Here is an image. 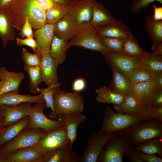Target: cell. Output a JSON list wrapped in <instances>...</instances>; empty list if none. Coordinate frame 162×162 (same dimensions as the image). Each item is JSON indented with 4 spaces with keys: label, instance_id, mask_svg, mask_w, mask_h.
<instances>
[{
    "label": "cell",
    "instance_id": "cell-57",
    "mask_svg": "<svg viewBox=\"0 0 162 162\" xmlns=\"http://www.w3.org/2000/svg\"><path fill=\"white\" fill-rule=\"evenodd\" d=\"M73 1H77L79 0H72Z\"/></svg>",
    "mask_w": 162,
    "mask_h": 162
},
{
    "label": "cell",
    "instance_id": "cell-39",
    "mask_svg": "<svg viewBox=\"0 0 162 162\" xmlns=\"http://www.w3.org/2000/svg\"><path fill=\"white\" fill-rule=\"evenodd\" d=\"M61 84L56 85H52L45 88H38V93L42 94L46 103L45 107L50 108L52 111L53 110V96L56 91L59 89Z\"/></svg>",
    "mask_w": 162,
    "mask_h": 162
},
{
    "label": "cell",
    "instance_id": "cell-50",
    "mask_svg": "<svg viewBox=\"0 0 162 162\" xmlns=\"http://www.w3.org/2000/svg\"><path fill=\"white\" fill-rule=\"evenodd\" d=\"M152 81L156 87V88H162V74H154Z\"/></svg>",
    "mask_w": 162,
    "mask_h": 162
},
{
    "label": "cell",
    "instance_id": "cell-44",
    "mask_svg": "<svg viewBox=\"0 0 162 162\" xmlns=\"http://www.w3.org/2000/svg\"><path fill=\"white\" fill-rule=\"evenodd\" d=\"M137 154L143 162H162V158L156 154H148L136 151Z\"/></svg>",
    "mask_w": 162,
    "mask_h": 162
},
{
    "label": "cell",
    "instance_id": "cell-35",
    "mask_svg": "<svg viewBox=\"0 0 162 162\" xmlns=\"http://www.w3.org/2000/svg\"><path fill=\"white\" fill-rule=\"evenodd\" d=\"M69 6L54 3L51 8L46 10L47 23L55 24L67 13Z\"/></svg>",
    "mask_w": 162,
    "mask_h": 162
},
{
    "label": "cell",
    "instance_id": "cell-17",
    "mask_svg": "<svg viewBox=\"0 0 162 162\" xmlns=\"http://www.w3.org/2000/svg\"><path fill=\"white\" fill-rule=\"evenodd\" d=\"M118 20L102 3L94 0L92 4V15L89 22L94 28L114 23Z\"/></svg>",
    "mask_w": 162,
    "mask_h": 162
},
{
    "label": "cell",
    "instance_id": "cell-51",
    "mask_svg": "<svg viewBox=\"0 0 162 162\" xmlns=\"http://www.w3.org/2000/svg\"><path fill=\"white\" fill-rule=\"evenodd\" d=\"M15 0H0V10L8 9Z\"/></svg>",
    "mask_w": 162,
    "mask_h": 162
},
{
    "label": "cell",
    "instance_id": "cell-38",
    "mask_svg": "<svg viewBox=\"0 0 162 162\" xmlns=\"http://www.w3.org/2000/svg\"><path fill=\"white\" fill-rule=\"evenodd\" d=\"M125 39L122 38L111 37L100 38L102 44L109 50L120 53H122L123 45Z\"/></svg>",
    "mask_w": 162,
    "mask_h": 162
},
{
    "label": "cell",
    "instance_id": "cell-32",
    "mask_svg": "<svg viewBox=\"0 0 162 162\" xmlns=\"http://www.w3.org/2000/svg\"><path fill=\"white\" fill-rule=\"evenodd\" d=\"M142 66L154 75L162 74V55L148 52L142 58Z\"/></svg>",
    "mask_w": 162,
    "mask_h": 162
},
{
    "label": "cell",
    "instance_id": "cell-5",
    "mask_svg": "<svg viewBox=\"0 0 162 162\" xmlns=\"http://www.w3.org/2000/svg\"><path fill=\"white\" fill-rule=\"evenodd\" d=\"M131 145L130 138L126 132L114 133L103 149L98 162H123L125 151Z\"/></svg>",
    "mask_w": 162,
    "mask_h": 162
},
{
    "label": "cell",
    "instance_id": "cell-28",
    "mask_svg": "<svg viewBox=\"0 0 162 162\" xmlns=\"http://www.w3.org/2000/svg\"><path fill=\"white\" fill-rule=\"evenodd\" d=\"M156 88L152 81L132 84L130 92L133 94L144 105L152 107L149 103V97Z\"/></svg>",
    "mask_w": 162,
    "mask_h": 162
},
{
    "label": "cell",
    "instance_id": "cell-37",
    "mask_svg": "<svg viewBox=\"0 0 162 162\" xmlns=\"http://www.w3.org/2000/svg\"><path fill=\"white\" fill-rule=\"evenodd\" d=\"M154 74L142 66L134 70L129 75L132 84L152 81Z\"/></svg>",
    "mask_w": 162,
    "mask_h": 162
},
{
    "label": "cell",
    "instance_id": "cell-23",
    "mask_svg": "<svg viewBox=\"0 0 162 162\" xmlns=\"http://www.w3.org/2000/svg\"><path fill=\"white\" fill-rule=\"evenodd\" d=\"M25 76L23 73L12 72L4 67L0 68V80L3 83L0 94L10 91H19L20 84Z\"/></svg>",
    "mask_w": 162,
    "mask_h": 162
},
{
    "label": "cell",
    "instance_id": "cell-15",
    "mask_svg": "<svg viewBox=\"0 0 162 162\" xmlns=\"http://www.w3.org/2000/svg\"><path fill=\"white\" fill-rule=\"evenodd\" d=\"M93 0L73 1L69 6L67 13L73 17L78 25L90 22L92 17Z\"/></svg>",
    "mask_w": 162,
    "mask_h": 162
},
{
    "label": "cell",
    "instance_id": "cell-41",
    "mask_svg": "<svg viewBox=\"0 0 162 162\" xmlns=\"http://www.w3.org/2000/svg\"><path fill=\"white\" fill-rule=\"evenodd\" d=\"M149 100L152 108L162 107V88L154 89L149 97Z\"/></svg>",
    "mask_w": 162,
    "mask_h": 162
},
{
    "label": "cell",
    "instance_id": "cell-21",
    "mask_svg": "<svg viewBox=\"0 0 162 162\" xmlns=\"http://www.w3.org/2000/svg\"><path fill=\"white\" fill-rule=\"evenodd\" d=\"M54 34V25L46 23L35 30L34 37L37 43L40 55L49 53Z\"/></svg>",
    "mask_w": 162,
    "mask_h": 162
},
{
    "label": "cell",
    "instance_id": "cell-48",
    "mask_svg": "<svg viewBox=\"0 0 162 162\" xmlns=\"http://www.w3.org/2000/svg\"><path fill=\"white\" fill-rule=\"evenodd\" d=\"M38 5L45 11L51 8L54 3L52 0H35Z\"/></svg>",
    "mask_w": 162,
    "mask_h": 162
},
{
    "label": "cell",
    "instance_id": "cell-8",
    "mask_svg": "<svg viewBox=\"0 0 162 162\" xmlns=\"http://www.w3.org/2000/svg\"><path fill=\"white\" fill-rule=\"evenodd\" d=\"M113 106L117 112L129 114L145 120L153 118L154 113V108L145 106L131 92L125 95L120 104L113 105Z\"/></svg>",
    "mask_w": 162,
    "mask_h": 162
},
{
    "label": "cell",
    "instance_id": "cell-19",
    "mask_svg": "<svg viewBox=\"0 0 162 162\" xmlns=\"http://www.w3.org/2000/svg\"><path fill=\"white\" fill-rule=\"evenodd\" d=\"M72 146L70 142L44 154L42 162H80V157L72 151Z\"/></svg>",
    "mask_w": 162,
    "mask_h": 162
},
{
    "label": "cell",
    "instance_id": "cell-26",
    "mask_svg": "<svg viewBox=\"0 0 162 162\" xmlns=\"http://www.w3.org/2000/svg\"><path fill=\"white\" fill-rule=\"evenodd\" d=\"M30 123V117L28 116L17 123L4 128L0 132V147L29 128Z\"/></svg>",
    "mask_w": 162,
    "mask_h": 162
},
{
    "label": "cell",
    "instance_id": "cell-34",
    "mask_svg": "<svg viewBox=\"0 0 162 162\" xmlns=\"http://www.w3.org/2000/svg\"><path fill=\"white\" fill-rule=\"evenodd\" d=\"M148 53L140 47L134 36L125 39L123 45L122 54L133 57L143 58Z\"/></svg>",
    "mask_w": 162,
    "mask_h": 162
},
{
    "label": "cell",
    "instance_id": "cell-43",
    "mask_svg": "<svg viewBox=\"0 0 162 162\" xmlns=\"http://www.w3.org/2000/svg\"><path fill=\"white\" fill-rule=\"evenodd\" d=\"M16 40L17 44L18 46L26 45L32 48L35 53L40 55L37 43L33 37L26 38L24 39L17 38Z\"/></svg>",
    "mask_w": 162,
    "mask_h": 162
},
{
    "label": "cell",
    "instance_id": "cell-47",
    "mask_svg": "<svg viewBox=\"0 0 162 162\" xmlns=\"http://www.w3.org/2000/svg\"><path fill=\"white\" fill-rule=\"evenodd\" d=\"M86 85V82L84 78H78L74 82L72 89L75 92H78L83 90Z\"/></svg>",
    "mask_w": 162,
    "mask_h": 162
},
{
    "label": "cell",
    "instance_id": "cell-12",
    "mask_svg": "<svg viewBox=\"0 0 162 162\" xmlns=\"http://www.w3.org/2000/svg\"><path fill=\"white\" fill-rule=\"evenodd\" d=\"M113 134H102L99 131L94 133L88 140L80 162H98L103 147Z\"/></svg>",
    "mask_w": 162,
    "mask_h": 162
},
{
    "label": "cell",
    "instance_id": "cell-3",
    "mask_svg": "<svg viewBox=\"0 0 162 162\" xmlns=\"http://www.w3.org/2000/svg\"><path fill=\"white\" fill-rule=\"evenodd\" d=\"M84 99L78 92H67L58 89L53 96V110L50 112L49 117L58 119L62 115L82 113Z\"/></svg>",
    "mask_w": 162,
    "mask_h": 162
},
{
    "label": "cell",
    "instance_id": "cell-45",
    "mask_svg": "<svg viewBox=\"0 0 162 162\" xmlns=\"http://www.w3.org/2000/svg\"><path fill=\"white\" fill-rule=\"evenodd\" d=\"M20 31L19 34L22 38L25 37L26 38L34 37V32L32 30V28L27 18H26L25 23Z\"/></svg>",
    "mask_w": 162,
    "mask_h": 162
},
{
    "label": "cell",
    "instance_id": "cell-13",
    "mask_svg": "<svg viewBox=\"0 0 162 162\" xmlns=\"http://www.w3.org/2000/svg\"><path fill=\"white\" fill-rule=\"evenodd\" d=\"M30 104L25 102L14 106L0 105V114L4 118V128L29 116Z\"/></svg>",
    "mask_w": 162,
    "mask_h": 162
},
{
    "label": "cell",
    "instance_id": "cell-7",
    "mask_svg": "<svg viewBox=\"0 0 162 162\" xmlns=\"http://www.w3.org/2000/svg\"><path fill=\"white\" fill-rule=\"evenodd\" d=\"M126 132L135 147L148 140L162 138V122L154 118L147 120Z\"/></svg>",
    "mask_w": 162,
    "mask_h": 162
},
{
    "label": "cell",
    "instance_id": "cell-36",
    "mask_svg": "<svg viewBox=\"0 0 162 162\" xmlns=\"http://www.w3.org/2000/svg\"><path fill=\"white\" fill-rule=\"evenodd\" d=\"M24 70L28 73L29 77V88L30 91L34 94L38 93L39 86L43 82L40 66L33 67L24 66Z\"/></svg>",
    "mask_w": 162,
    "mask_h": 162
},
{
    "label": "cell",
    "instance_id": "cell-49",
    "mask_svg": "<svg viewBox=\"0 0 162 162\" xmlns=\"http://www.w3.org/2000/svg\"><path fill=\"white\" fill-rule=\"evenodd\" d=\"M154 10V14L153 15L154 20H162V7H157L154 4L153 5Z\"/></svg>",
    "mask_w": 162,
    "mask_h": 162
},
{
    "label": "cell",
    "instance_id": "cell-24",
    "mask_svg": "<svg viewBox=\"0 0 162 162\" xmlns=\"http://www.w3.org/2000/svg\"><path fill=\"white\" fill-rule=\"evenodd\" d=\"M16 32L8 9L0 10V38L5 47L8 42L14 40Z\"/></svg>",
    "mask_w": 162,
    "mask_h": 162
},
{
    "label": "cell",
    "instance_id": "cell-9",
    "mask_svg": "<svg viewBox=\"0 0 162 162\" xmlns=\"http://www.w3.org/2000/svg\"><path fill=\"white\" fill-rule=\"evenodd\" d=\"M101 54L111 68H116L128 76L134 70L142 66V58L131 56L110 50Z\"/></svg>",
    "mask_w": 162,
    "mask_h": 162
},
{
    "label": "cell",
    "instance_id": "cell-31",
    "mask_svg": "<svg viewBox=\"0 0 162 162\" xmlns=\"http://www.w3.org/2000/svg\"><path fill=\"white\" fill-rule=\"evenodd\" d=\"M70 47L69 41L54 35L49 54L59 65L62 64L66 58L67 51Z\"/></svg>",
    "mask_w": 162,
    "mask_h": 162
},
{
    "label": "cell",
    "instance_id": "cell-1",
    "mask_svg": "<svg viewBox=\"0 0 162 162\" xmlns=\"http://www.w3.org/2000/svg\"><path fill=\"white\" fill-rule=\"evenodd\" d=\"M8 9L13 25L18 30H21L26 17L35 30L47 23L46 11L35 0H15Z\"/></svg>",
    "mask_w": 162,
    "mask_h": 162
},
{
    "label": "cell",
    "instance_id": "cell-16",
    "mask_svg": "<svg viewBox=\"0 0 162 162\" xmlns=\"http://www.w3.org/2000/svg\"><path fill=\"white\" fill-rule=\"evenodd\" d=\"M30 104L33 103H45L42 94L36 96L21 94L19 91H13L0 94V105L16 106L23 103Z\"/></svg>",
    "mask_w": 162,
    "mask_h": 162
},
{
    "label": "cell",
    "instance_id": "cell-52",
    "mask_svg": "<svg viewBox=\"0 0 162 162\" xmlns=\"http://www.w3.org/2000/svg\"><path fill=\"white\" fill-rule=\"evenodd\" d=\"M153 118L162 122V107L154 108V113Z\"/></svg>",
    "mask_w": 162,
    "mask_h": 162
},
{
    "label": "cell",
    "instance_id": "cell-6",
    "mask_svg": "<svg viewBox=\"0 0 162 162\" xmlns=\"http://www.w3.org/2000/svg\"><path fill=\"white\" fill-rule=\"evenodd\" d=\"M46 132L41 128H28L0 147V156H5L20 149L35 146Z\"/></svg>",
    "mask_w": 162,
    "mask_h": 162
},
{
    "label": "cell",
    "instance_id": "cell-29",
    "mask_svg": "<svg viewBox=\"0 0 162 162\" xmlns=\"http://www.w3.org/2000/svg\"><path fill=\"white\" fill-rule=\"evenodd\" d=\"M96 100L98 103L118 105L124 100L125 95L116 92L106 86L97 88Z\"/></svg>",
    "mask_w": 162,
    "mask_h": 162
},
{
    "label": "cell",
    "instance_id": "cell-20",
    "mask_svg": "<svg viewBox=\"0 0 162 162\" xmlns=\"http://www.w3.org/2000/svg\"><path fill=\"white\" fill-rule=\"evenodd\" d=\"M79 26L73 17L67 13L54 25V35L69 41L75 35Z\"/></svg>",
    "mask_w": 162,
    "mask_h": 162
},
{
    "label": "cell",
    "instance_id": "cell-11",
    "mask_svg": "<svg viewBox=\"0 0 162 162\" xmlns=\"http://www.w3.org/2000/svg\"><path fill=\"white\" fill-rule=\"evenodd\" d=\"M46 103H35L30 108L29 128H41L46 131H51L64 126L62 121L52 120L47 117L44 112Z\"/></svg>",
    "mask_w": 162,
    "mask_h": 162
},
{
    "label": "cell",
    "instance_id": "cell-10",
    "mask_svg": "<svg viewBox=\"0 0 162 162\" xmlns=\"http://www.w3.org/2000/svg\"><path fill=\"white\" fill-rule=\"evenodd\" d=\"M70 142L65 126L46 132L35 146L44 154L62 147Z\"/></svg>",
    "mask_w": 162,
    "mask_h": 162
},
{
    "label": "cell",
    "instance_id": "cell-40",
    "mask_svg": "<svg viewBox=\"0 0 162 162\" xmlns=\"http://www.w3.org/2000/svg\"><path fill=\"white\" fill-rule=\"evenodd\" d=\"M21 58L24 62V66L28 67L40 66L41 64V55L36 53L32 54L24 48L22 49Z\"/></svg>",
    "mask_w": 162,
    "mask_h": 162
},
{
    "label": "cell",
    "instance_id": "cell-54",
    "mask_svg": "<svg viewBox=\"0 0 162 162\" xmlns=\"http://www.w3.org/2000/svg\"><path fill=\"white\" fill-rule=\"evenodd\" d=\"M56 4H59L69 6L73 2L72 0H52Z\"/></svg>",
    "mask_w": 162,
    "mask_h": 162
},
{
    "label": "cell",
    "instance_id": "cell-4",
    "mask_svg": "<svg viewBox=\"0 0 162 162\" xmlns=\"http://www.w3.org/2000/svg\"><path fill=\"white\" fill-rule=\"evenodd\" d=\"M101 37L89 22L79 25L74 37L69 41L70 47L79 46L101 53L109 50L102 43Z\"/></svg>",
    "mask_w": 162,
    "mask_h": 162
},
{
    "label": "cell",
    "instance_id": "cell-46",
    "mask_svg": "<svg viewBox=\"0 0 162 162\" xmlns=\"http://www.w3.org/2000/svg\"><path fill=\"white\" fill-rule=\"evenodd\" d=\"M124 154L130 162H143L138 156L136 151L132 145L127 149Z\"/></svg>",
    "mask_w": 162,
    "mask_h": 162
},
{
    "label": "cell",
    "instance_id": "cell-22",
    "mask_svg": "<svg viewBox=\"0 0 162 162\" xmlns=\"http://www.w3.org/2000/svg\"><path fill=\"white\" fill-rule=\"evenodd\" d=\"M95 29L101 38L111 37L127 38L134 36L128 27L121 21L96 28Z\"/></svg>",
    "mask_w": 162,
    "mask_h": 162
},
{
    "label": "cell",
    "instance_id": "cell-33",
    "mask_svg": "<svg viewBox=\"0 0 162 162\" xmlns=\"http://www.w3.org/2000/svg\"><path fill=\"white\" fill-rule=\"evenodd\" d=\"M136 151L148 154H156L162 158V138H155L134 147Z\"/></svg>",
    "mask_w": 162,
    "mask_h": 162
},
{
    "label": "cell",
    "instance_id": "cell-56",
    "mask_svg": "<svg viewBox=\"0 0 162 162\" xmlns=\"http://www.w3.org/2000/svg\"><path fill=\"white\" fill-rule=\"evenodd\" d=\"M4 84L1 81H0V92L1 90H2Z\"/></svg>",
    "mask_w": 162,
    "mask_h": 162
},
{
    "label": "cell",
    "instance_id": "cell-42",
    "mask_svg": "<svg viewBox=\"0 0 162 162\" xmlns=\"http://www.w3.org/2000/svg\"><path fill=\"white\" fill-rule=\"evenodd\" d=\"M155 1L162 4V0H134L131 3V9L134 12L139 13L143 9L148 7L151 4Z\"/></svg>",
    "mask_w": 162,
    "mask_h": 162
},
{
    "label": "cell",
    "instance_id": "cell-2",
    "mask_svg": "<svg viewBox=\"0 0 162 162\" xmlns=\"http://www.w3.org/2000/svg\"><path fill=\"white\" fill-rule=\"evenodd\" d=\"M146 120L126 113L115 112L110 107L106 106L101 129L99 131L102 134L126 132Z\"/></svg>",
    "mask_w": 162,
    "mask_h": 162
},
{
    "label": "cell",
    "instance_id": "cell-25",
    "mask_svg": "<svg viewBox=\"0 0 162 162\" xmlns=\"http://www.w3.org/2000/svg\"><path fill=\"white\" fill-rule=\"evenodd\" d=\"M86 119V116L82 113L63 115L58 117V119L64 123L68 137L72 145L76 139L78 126Z\"/></svg>",
    "mask_w": 162,
    "mask_h": 162
},
{
    "label": "cell",
    "instance_id": "cell-18",
    "mask_svg": "<svg viewBox=\"0 0 162 162\" xmlns=\"http://www.w3.org/2000/svg\"><path fill=\"white\" fill-rule=\"evenodd\" d=\"M58 62L49 53L42 55V62L40 66L43 81L48 86L58 84L57 74Z\"/></svg>",
    "mask_w": 162,
    "mask_h": 162
},
{
    "label": "cell",
    "instance_id": "cell-27",
    "mask_svg": "<svg viewBox=\"0 0 162 162\" xmlns=\"http://www.w3.org/2000/svg\"><path fill=\"white\" fill-rule=\"evenodd\" d=\"M112 78L109 87L113 91L126 95L130 92L132 83L128 76L112 68Z\"/></svg>",
    "mask_w": 162,
    "mask_h": 162
},
{
    "label": "cell",
    "instance_id": "cell-53",
    "mask_svg": "<svg viewBox=\"0 0 162 162\" xmlns=\"http://www.w3.org/2000/svg\"><path fill=\"white\" fill-rule=\"evenodd\" d=\"M151 49L153 52L162 55V44H152L151 46Z\"/></svg>",
    "mask_w": 162,
    "mask_h": 162
},
{
    "label": "cell",
    "instance_id": "cell-55",
    "mask_svg": "<svg viewBox=\"0 0 162 162\" xmlns=\"http://www.w3.org/2000/svg\"><path fill=\"white\" fill-rule=\"evenodd\" d=\"M4 118L0 114V132L4 128Z\"/></svg>",
    "mask_w": 162,
    "mask_h": 162
},
{
    "label": "cell",
    "instance_id": "cell-30",
    "mask_svg": "<svg viewBox=\"0 0 162 162\" xmlns=\"http://www.w3.org/2000/svg\"><path fill=\"white\" fill-rule=\"evenodd\" d=\"M145 27L153 44H162V20H155L152 15H148L145 19Z\"/></svg>",
    "mask_w": 162,
    "mask_h": 162
},
{
    "label": "cell",
    "instance_id": "cell-14",
    "mask_svg": "<svg viewBox=\"0 0 162 162\" xmlns=\"http://www.w3.org/2000/svg\"><path fill=\"white\" fill-rule=\"evenodd\" d=\"M44 155L37 147L33 146L0 156V162H42Z\"/></svg>",
    "mask_w": 162,
    "mask_h": 162
}]
</instances>
